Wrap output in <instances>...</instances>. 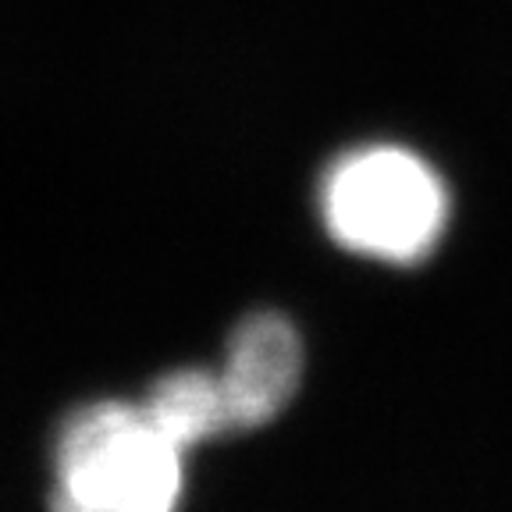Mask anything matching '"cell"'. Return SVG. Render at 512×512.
I'll use <instances>...</instances> for the list:
<instances>
[{"label": "cell", "instance_id": "cell-1", "mask_svg": "<svg viewBox=\"0 0 512 512\" xmlns=\"http://www.w3.org/2000/svg\"><path fill=\"white\" fill-rule=\"evenodd\" d=\"M320 217L342 249L381 264H420L438 249L452 196L431 160L399 143L345 150L320 178Z\"/></svg>", "mask_w": 512, "mask_h": 512}, {"label": "cell", "instance_id": "cell-2", "mask_svg": "<svg viewBox=\"0 0 512 512\" xmlns=\"http://www.w3.org/2000/svg\"><path fill=\"white\" fill-rule=\"evenodd\" d=\"M182 456L143 402H89L57 431L50 512H178Z\"/></svg>", "mask_w": 512, "mask_h": 512}, {"label": "cell", "instance_id": "cell-3", "mask_svg": "<svg viewBox=\"0 0 512 512\" xmlns=\"http://www.w3.org/2000/svg\"><path fill=\"white\" fill-rule=\"evenodd\" d=\"M235 431L267 427L292 402L303 381V338L285 313H249L228 342L217 370Z\"/></svg>", "mask_w": 512, "mask_h": 512}, {"label": "cell", "instance_id": "cell-4", "mask_svg": "<svg viewBox=\"0 0 512 512\" xmlns=\"http://www.w3.org/2000/svg\"><path fill=\"white\" fill-rule=\"evenodd\" d=\"M143 409L182 452L235 431L221 374L207 367H178L157 377L146 392Z\"/></svg>", "mask_w": 512, "mask_h": 512}]
</instances>
